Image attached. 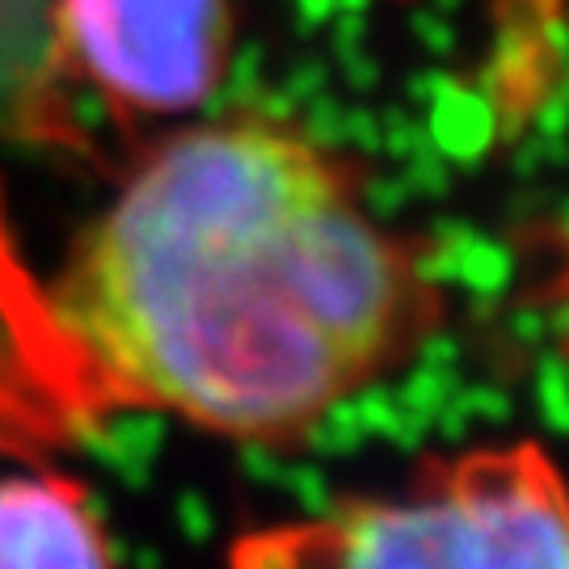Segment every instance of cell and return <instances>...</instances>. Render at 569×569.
<instances>
[{"label": "cell", "mask_w": 569, "mask_h": 569, "mask_svg": "<svg viewBox=\"0 0 569 569\" xmlns=\"http://www.w3.org/2000/svg\"><path fill=\"white\" fill-rule=\"evenodd\" d=\"M448 296L342 152L291 122L182 127L84 228L56 321L106 401L300 443L422 355Z\"/></svg>", "instance_id": "6da1fadb"}, {"label": "cell", "mask_w": 569, "mask_h": 569, "mask_svg": "<svg viewBox=\"0 0 569 569\" xmlns=\"http://www.w3.org/2000/svg\"><path fill=\"white\" fill-rule=\"evenodd\" d=\"M228 569H569V477L536 439L427 456L392 493L244 531Z\"/></svg>", "instance_id": "7a4b0ae2"}, {"label": "cell", "mask_w": 569, "mask_h": 569, "mask_svg": "<svg viewBox=\"0 0 569 569\" xmlns=\"http://www.w3.org/2000/svg\"><path fill=\"white\" fill-rule=\"evenodd\" d=\"M60 42L84 81L127 114H190L232 60L228 0H56Z\"/></svg>", "instance_id": "3957f363"}, {"label": "cell", "mask_w": 569, "mask_h": 569, "mask_svg": "<svg viewBox=\"0 0 569 569\" xmlns=\"http://www.w3.org/2000/svg\"><path fill=\"white\" fill-rule=\"evenodd\" d=\"M477 89L498 140H515L557 102L569 77V0H486Z\"/></svg>", "instance_id": "277c9868"}, {"label": "cell", "mask_w": 569, "mask_h": 569, "mask_svg": "<svg viewBox=\"0 0 569 569\" xmlns=\"http://www.w3.org/2000/svg\"><path fill=\"white\" fill-rule=\"evenodd\" d=\"M0 569H119L89 486L63 472L0 477Z\"/></svg>", "instance_id": "5b68a950"}]
</instances>
